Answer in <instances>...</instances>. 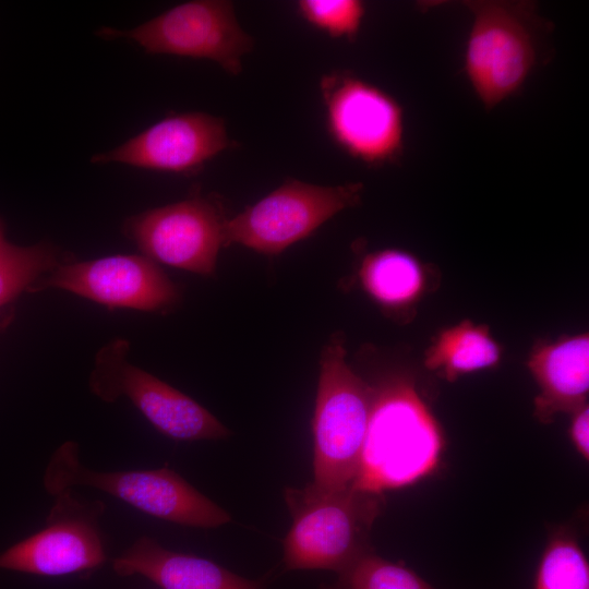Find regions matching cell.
Segmentation results:
<instances>
[{
    "mask_svg": "<svg viewBox=\"0 0 589 589\" xmlns=\"http://www.w3.org/2000/svg\"><path fill=\"white\" fill-rule=\"evenodd\" d=\"M320 91L332 140L370 166L397 160L404 148V111L378 86L348 71L322 76Z\"/></svg>",
    "mask_w": 589,
    "mask_h": 589,
    "instance_id": "9c48e42d",
    "label": "cell"
},
{
    "mask_svg": "<svg viewBox=\"0 0 589 589\" xmlns=\"http://www.w3.org/2000/svg\"><path fill=\"white\" fill-rule=\"evenodd\" d=\"M5 242V240L3 239V233H2V229H1V225H0V248L2 247V244Z\"/></svg>",
    "mask_w": 589,
    "mask_h": 589,
    "instance_id": "603a6c76",
    "label": "cell"
},
{
    "mask_svg": "<svg viewBox=\"0 0 589 589\" xmlns=\"http://www.w3.org/2000/svg\"><path fill=\"white\" fill-rule=\"evenodd\" d=\"M362 191L360 182L328 187L288 179L227 219L225 247L241 244L259 253L278 254L339 212L358 205Z\"/></svg>",
    "mask_w": 589,
    "mask_h": 589,
    "instance_id": "52a82bcc",
    "label": "cell"
},
{
    "mask_svg": "<svg viewBox=\"0 0 589 589\" xmlns=\"http://www.w3.org/2000/svg\"><path fill=\"white\" fill-rule=\"evenodd\" d=\"M501 348L484 325L470 321L442 330L428 349L424 365L448 382L479 370L495 366Z\"/></svg>",
    "mask_w": 589,
    "mask_h": 589,
    "instance_id": "2e32d148",
    "label": "cell"
},
{
    "mask_svg": "<svg viewBox=\"0 0 589 589\" xmlns=\"http://www.w3.org/2000/svg\"><path fill=\"white\" fill-rule=\"evenodd\" d=\"M57 288L109 308L170 311L180 290L156 262L145 255H112L67 262L43 276L32 290Z\"/></svg>",
    "mask_w": 589,
    "mask_h": 589,
    "instance_id": "8fae6325",
    "label": "cell"
},
{
    "mask_svg": "<svg viewBox=\"0 0 589 589\" xmlns=\"http://www.w3.org/2000/svg\"><path fill=\"white\" fill-rule=\"evenodd\" d=\"M70 261L47 242L19 247L5 241L0 248V306L22 291L31 290L43 276Z\"/></svg>",
    "mask_w": 589,
    "mask_h": 589,
    "instance_id": "ac0fdd59",
    "label": "cell"
},
{
    "mask_svg": "<svg viewBox=\"0 0 589 589\" xmlns=\"http://www.w3.org/2000/svg\"><path fill=\"white\" fill-rule=\"evenodd\" d=\"M321 589H435L413 570L371 551L337 574Z\"/></svg>",
    "mask_w": 589,
    "mask_h": 589,
    "instance_id": "ffe728a7",
    "label": "cell"
},
{
    "mask_svg": "<svg viewBox=\"0 0 589 589\" xmlns=\"http://www.w3.org/2000/svg\"><path fill=\"white\" fill-rule=\"evenodd\" d=\"M528 366L539 386L533 414L540 422L550 423L557 413H573L587 404L588 334L537 346Z\"/></svg>",
    "mask_w": 589,
    "mask_h": 589,
    "instance_id": "9a60e30c",
    "label": "cell"
},
{
    "mask_svg": "<svg viewBox=\"0 0 589 589\" xmlns=\"http://www.w3.org/2000/svg\"><path fill=\"white\" fill-rule=\"evenodd\" d=\"M44 485L52 496L77 485L98 489L147 515L183 526L216 528L231 519L172 469L95 471L80 462L73 441L51 455Z\"/></svg>",
    "mask_w": 589,
    "mask_h": 589,
    "instance_id": "277c9868",
    "label": "cell"
},
{
    "mask_svg": "<svg viewBox=\"0 0 589 589\" xmlns=\"http://www.w3.org/2000/svg\"><path fill=\"white\" fill-rule=\"evenodd\" d=\"M372 388L368 430L351 486L383 494L434 471L444 438L410 380L390 376Z\"/></svg>",
    "mask_w": 589,
    "mask_h": 589,
    "instance_id": "6da1fadb",
    "label": "cell"
},
{
    "mask_svg": "<svg viewBox=\"0 0 589 589\" xmlns=\"http://www.w3.org/2000/svg\"><path fill=\"white\" fill-rule=\"evenodd\" d=\"M465 3L473 22L464 70L479 100L491 110L521 88L536 63L532 5L508 1Z\"/></svg>",
    "mask_w": 589,
    "mask_h": 589,
    "instance_id": "5b68a950",
    "label": "cell"
},
{
    "mask_svg": "<svg viewBox=\"0 0 589 589\" xmlns=\"http://www.w3.org/2000/svg\"><path fill=\"white\" fill-rule=\"evenodd\" d=\"M47 527L0 554V568L58 577L98 568L106 560L97 517L104 504L84 505L71 490L53 496Z\"/></svg>",
    "mask_w": 589,
    "mask_h": 589,
    "instance_id": "7c38bea8",
    "label": "cell"
},
{
    "mask_svg": "<svg viewBox=\"0 0 589 589\" xmlns=\"http://www.w3.org/2000/svg\"><path fill=\"white\" fill-rule=\"evenodd\" d=\"M298 12L313 27L334 38L354 39L365 13L358 0H301Z\"/></svg>",
    "mask_w": 589,
    "mask_h": 589,
    "instance_id": "44dd1931",
    "label": "cell"
},
{
    "mask_svg": "<svg viewBox=\"0 0 589 589\" xmlns=\"http://www.w3.org/2000/svg\"><path fill=\"white\" fill-rule=\"evenodd\" d=\"M119 576L140 575L161 589H266L263 579H248L192 554L170 551L155 539H136L112 562Z\"/></svg>",
    "mask_w": 589,
    "mask_h": 589,
    "instance_id": "5bb4252c",
    "label": "cell"
},
{
    "mask_svg": "<svg viewBox=\"0 0 589 589\" xmlns=\"http://www.w3.org/2000/svg\"><path fill=\"white\" fill-rule=\"evenodd\" d=\"M97 33L133 41L147 53L211 60L232 75L241 72L242 58L253 48L232 2L225 0L183 2L133 28L106 26Z\"/></svg>",
    "mask_w": 589,
    "mask_h": 589,
    "instance_id": "8992f818",
    "label": "cell"
},
{
    "mask_svg": "<svg viewBox=\"0 0 589 589\" xmlns=\"http://www.w3.org/2000/svg\"><path fill=\"white\" fill-rule=\"evenodd\" d=\"M533 589H589V564L575 536L554 531L540 558Z\"/></svg>",
    "mask_w": 589,
    "mask_h": 589,
    "instance_id": "d6986e66",
    "label": "cell"
},
{
    "mask_svg": "<svg viewBox=\"0 0 589 589\" xmlns=\"http://www.w3.org/2000/svg\"><path fill=\"white\" fill-rule=\"evenodd\" d=\"M227 219L216 199L195 195L133 215L122 230L154 262L211 276Z\"/></svg>",
    "mask_w": 589,
    "mask_h": 589,
    "instance_id": "30bf717a",
    "label": "cell"
},
{
    "mask_svg": "<svg viewBox=\"0 0 589 589\" xmlns=\"http://www.w3.org/2000/svg\"><path fill=\"white\" fill-rule=\"evenodd\" d=\"M284 497L292 518L284 540L285 570L338 574L374 551L370 536L385 505L383 494L353 486L321 492L308 484L286 488Z\"/></svg>",
    "mask_w": 589,
    "mask_h": 589,
    "instance_id": "7a4b0ae2",
    "label": "cell"
},
{
    "mask_svg": "<svg viewBox=\"0 0 589 589\" xmlns=\"http://www.w3.org/2000/svg\"><path fill=\"white\" fill-rule=\"evenodd\" d=\"M344 336L324 346L312 421L313 481L321 492L352 485L359 470L373 388L346 362Z\"/></svg>",
    "mask_w": 589,
    "mask_h": 589,
    "instance_id": "3957f363",
    "label": "cell"
},
{
    "mask_svg": "<svg viewBox=\"0 0 589 589\" xmlns=\"http://www.w3.org/2000/svg\"><path fill=\"white\" fill-rule=\"evenodd\" d=\"M129 342L115 339L95 358L89 389L106 402L127 397L161 434L176 441L219 440L229 435L194 399L128 361Z\"/></svg>",
    "mask_w": 589,
    "mask_h": 589,
    "instance_id": "ba28073f",
    "label": "cell"
},
{
    "mask_svg": "<svg viewBox=\"0 0 589 589\" xmlns=\"http://www.w3.org/2000/svg\"><path fill=\"white\" fill-rule=\"evenodd\" d=\"M359 278L364 291L385 310L409 306L425 287L420 262L411 254L394 249L366 255Z\"/></svg>",
    "mask_w": 589,
    "mask_h": 589,
    "instance_id": "e0dca14e",
    "label": "cell"
},
{
    "mask_svg": "<svg viewBox=\"0 0 589 589\" xmlns=\"http://www.w3.org/2000/svg\"><path fill=\"white\" fill-rule=\"evenodd\" d=\"M572 423L569 428L570 440L579 453L585 459L589 460V409L585 404L573 413Z\"/></svg>",
    "mask_w": 589,
    "mask_h": 589,
    "instance_id": "7402d4cb",
    "label": "cell"
},
{
    "mask_svg": "<svg viewBox=\"0 0 589 589\" xmlns=\"http://www.w3.org/2000/svg\"><path fill=\"white\" fill-rule=\"evenodd\" d=\"M230 146L225 120L189 111L168 116L121 145L92 157L93 164L190 173Z\"/></svg>",
    "mask_w": 589,
    "mask_h": 589,
    "instance_id": "4fadbf2b",
    "label": "cell"
}]
</instances>
